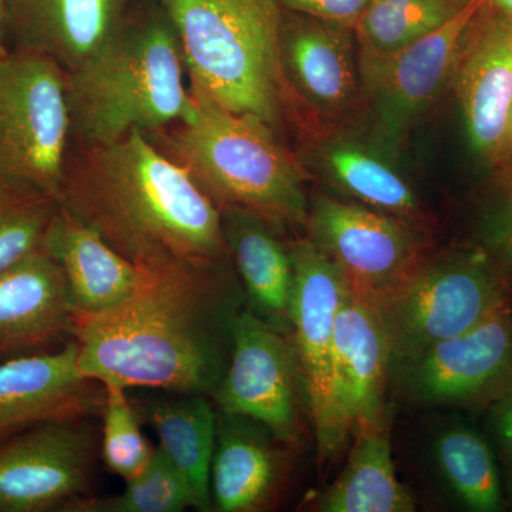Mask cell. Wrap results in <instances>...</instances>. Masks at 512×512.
Masks as SVG:
<instances>
[{"label": "cell", "mask_w": 512, "mask_h": 512, "mask_svg": "<svg viewBox=\"0 0 512 512\" xmlns=\"http://www.w3.org/2000/svg\"><path fill=\"white\" fill-rule=\"evenodd\" d=\"M126 490L113 497H82L63 512H181L201 504L190 483L156 448L146 467L126 481Z\"/></svg>", "instance_id": "28"}, {"label": "cell", "mask_w": 512, "mask_h": 512, "mask_svg": "<svg viewBox=\"0 0 512 512\" xmlns=\"http://www.w3.org/2000/svg\"><path fill=\"white\" fill-rule=\"evenodd\" d=\"M43 245L62 265L79 315H99L117 308L143 281L144 271L62 207Z\"/></svg>", "instance_id": "22"}, {"label": "cell", "mask_w": 512, "mask_h": 512, "mask_svg": "<svg viewBox=\"0 0 512 512\" xmlns=\"http://www.w3.org/2000/svg\"><path fill=\"white\" fill-rule=\"evenodd\" d=\"M72 141L69 76L42 53L0 59V175L59 202Z\"/></svg>", "instance_id": "7"}, {"label": "cell", "mask_w": 512, "mask_h": 512, "mask_svg": "<svg viewBox=\"0 0 512 512\" xmlns=\"http://www.w3.org/2000/svg\"><path fill=\"white\" fill-rule=\"evenodd\" d=\"M100 453L104 464L124 481L147 466L156 448L141 431L140 414L128 399L126 389L106 386V403L101 412Z\"/></svg>", "instance_id": "30"}, {"label": "cell", "mask_w": 512, "mask_h": 512, "mask_svg": "<svg viewBox=\"0 0 512 512\" xmlns=\"http://www.w3.org/2000/svg\"><path fill=\"white\" fill-rule=\"evenodd\" d=\"M483 2L512 19V0H483Z\"/></svg>", "instance_id": "35"}, {"label": "cell", "mask_w": 512, "mask_h": 512, "mask_svg": "<svg viewBox=\"0 0 512 512\" xmlns=\"http://www.w3.org/2000/svg\"><path fill=\"white\" fill-rule=\"evenodd\" d=\"M170 16L190 92L274 128L285 117L276 0H157Z\"/></svg>", "instance_id": "5"}, {"label": "cell", "mask_w": 512, "mask_h": 512, "mask_svg": "<svg viewBox=\"0 0 512 512\" xmlns=\"http://www.w3.org/2000/svg\"><path fill=\"white\" fill-rule=\"evenodd\" d=\"M289 12L301 13L311 18L355 28L357 20L370 0H276Z\"/></svg>", "instance_id": "33"}, {"label": "cell", "mask_w": 512, "mask_h": 512, "mask_svg": "<svg viewBox=\"0 0 512 512\" xmlns=\"http://www.w3.org/2000/svg\"><path fill=\"white\" fill-rule=\"evenodd\" d=\"M106 386L83 375L74 339L49 352L0 357V441L49 421L94 419Z\"/></svg>", "instance_id": "15"}, {"label": "cell", "mask_w": 512, "mask_h": 512, "mask_svg": "<svg viewBox=\"0 0 512 512\" xmlns=\"http://www.w3.org/2000/svg\"><path fill=\"white\" fill-rule=\"evenodd\" d=\"M59 202L0 175V272L45 244Z\"/></svg>", "instance_id": "29"}, {"label": "cell", "mask_w": 512, "mask_h": 512, "mask_svg": "<svg viewBox=\"0 0 512 512\" xmlns=\"http://www.w3.org/2000/svg\"><path fill=\"white\" fill-rule=\"evenodd\" d=\"M480 3L473 0L440 29L382 62L360 69L377 147L393 153L402 146L410 128L451 82L461 40Z\"/></svg>", "instance_id": "13"}, {"label": "cell", "mask_w": 512, "mask_h": 512, "mask_svg": "<svg viewBox=\"0 0 512 512\" xmlns=\"http://www.w3.org/2000/svg\"><path fill=\"white\" fill-rule=\"evenodd\" d=\"M67 76L76 146H107L133 130H160L184 120L194 106L177 30L157 0H140Z\"/></svg>", "instance_id": "3"}, {"label": "cell", "mask_w": 512, "mask_h": 512, "mask_svg": "<svg viewBox=\"0 0 512 512\" xmlns=\"http://www.w3.org/2000/svg\"><path fill=\"white\" fill-rule=\"evenodd\" d=\"M192 99L184 120L148 131L150 140L183 165L220 210L248 211L274 227L305 225V175L274 128L205 97Z\"/></svg>", "instance_id": "4"}, {"label": "cell", "mask_w": 512, "mask_h": 512, "mask_svg": "<svg viewBox=\"0 0 512 512\" xmlns=\"http://www.w3.org/2000/svg\"><path fill=\"white\" fill-rule=\"evenodd\" d=\"M353 447L340 476L323 493V512H412V495L397 478L389 419L365 424L352 433Z\"/></svg>", "instance_id": "25"}, {"label": "cell", "mask_w": 512, "mask_h": 512, "mask_svg": "<svg viewBox=\"0 0 512 512\" xmlns=\"http://www.w3.org/2000/svg\"><path fill=\"white\" fill-rule=\"evenodd\" d=\"M245 295L231 258L144 271L111 311L79 315L83 375L104 386L214 397L227 370Z\"/></svg>", "instance_id": "1"}, {"label": "cell", "mask_w": 512, "mask_h": 512, "mask_svg": "<svg viewBox=\"0 0 512 512\" xmlns=\"http://www.w3.org/2000/svg\"><path fill=\"white\" fill-rule=\"evenodd\" d=\"M6 0H0V59L6 55L5 46H3V28H5Z\"/></svg>", "instance_id": "36"}, {"label": "cell", "mask_w": 512, "mask_h": 512, "mask_svg": "<svg viewBox=\"0 0 512 512\" xmlns=\"http://www.w3.org/2000/svg\"><path fill=\"white\" fill-rule=\"evenodd\" d=\"M140 0H6L5 26L18 49L55 60L67 73L90 59Z\"/></svg>", "instance_id": "19"}, {"label": "cell", "mask_w": 512, "mask_h": 512, "mask_svg": "<svg viewBox=\"0 0 512 512\" xmlns=\"http://www.w3.org/2000/svg\"><path fill=\"white\" fill-rule=\"evenodd\" d=\"M291 254L295 286L289 340L318 453L326 460L336 456L350 437L336 402L333 377L336 315L349 285L342 269L312 239L293 242Z\"/></svg>", "instance_id": "8"}, {"label": "cell", "mask_w": 512, "mask_h": 512, "mask_svg": "<svg viewBox=\"0 0 512 512\" xmlns=\"http://www.w3.org/2000/svg\"><path fill=\"white\" fill-rule=\"evenodd\" d=\"M382 148L349 137H330L315 150L316 163L336 187L356 202L420 228L424 212L412 185Z\"/></svg>", "instance_id": "24"}, {"label": "cell", "mask_w": 512, "mask_h": 512, "mask_svg": "<svg viewBox=\"0 0 512 512\" xmlns=\"http://www.w3.org/2000/svg\"><path fill=\"white\" fill-rule=\"evenodd\" d=\"M394 367L413 402L487 407L512 384V306Z\"/></svg>", "instance_id": "12"}, {"label": "cell", "mask_w": 512, "mask_h": 512, "mask_svg": "<svg viewBox=\"0 0 512 512\" xmlns=\"http://www.w3.org/2000/svg\"><path fill=\"white\" fill-rule=\"evenodd\" d=\"M278 443L262 424L218 412L210 477L212 510L256 512L271 505L284 473Z\"/></svg>", "instance_id": "20"}, {"label": "cell", "mask_w": 512, "mask_h": 512, "mask_svg": "<svg viewBox=\"0 0 512 512\" xmlns=\"http://www.w3.org/2000/svg\"><path fill=\"white\" fill-rule=\"evenodd\" d=\"M305 225L308 238L342 269L349 288L375 305L426 258L420 228L360 202L316 195Z\"/></svg>", "instance_id": "9"}, {"label": "cell", "mask_w": 512, "mask_h": 512, "mask_svg": "<svg viewBox=\"0 0 512 512\" xmlns=\"http://www.w3.org/2000/svg\"><path fill=\"white\" fill-rule=\"evenodd\" d=\"M473 0H370L353 32L359 67L372 66L430 35Z\"/></svg>", "instance_id": "27"}, {"label": "cell", "mask_w": 512, "mask_h": 512, "mask_svg": "<svg viewBox=\"0 0 512 512\" xmlns=\"http://www.w3.org/2000/svg\"><path fill=\"white\" fill-rule=\"evenodd\" d=\"M59 205L141 271L229 256L220 207L141 130L70 151Z\"/></svg>", "instance_id": "2"}, {"label": "cell", "mask_w": 512, "mask_h": 512, "mask_svg": "<svg viewBox=\"0 0 512 512\" xmlns=\"http://www.w3.org/2000/svg\"><path fill=\"white\" fill-rule=\"evenodd\" d=\"M302 399L291 340L245 306L235 320L227 370L212 397L218 412L254 420L279 443L295 447L301 441Z\"/></svg>", "instance_id": "11"}, {"label": "cell", "mask_w": 512, "mask_h": 512, "mask_svg": "<svg viewBox=\"0 0 512 512\" xmlns=\"http://www.w3.org/2000/svg\"><path fill=\"white\" fill-rule=\"evenodd\" d=\"M143 423L156 431L158 448L190 483L201 511H212L210 477L218 412L200 394H175L133 400Z\"/></svg>", "instance_id": "23"}, {"label": "cell", "mask_w": 512, "mask_h": 512, "mask_svg": "<svg viewBox=\"0 0 512 512\" xmlns=\"http://www.w3.org/2000/svg\"><path fill=\"white\" fill-rule=\"evenodd\" d=\"M500 184L478 215L476 242L512 289V168L498 170Z\"/></svg>", "instance_id": "31"}, {"label": "cell", "mask_w": 512, "mask_h": 512, "mask_svg": "<svg viewBox=\"0 0 512 512\" xmlns=\"http://www.w3.org/2000/svg\"><path fill=\"white\" fill-rule=\"evenodd\" d=\"M99 453L93 419L49 421L0 441V512L63 511L89 493Z\"/></svg>", "instance_id": "10"}, {"label": "cell", "mask_w": 512, "mask_h": 512, "mask_svg": "<svg viewBox=\"0 0 512 512\" xmlns=\"http://www.w3.org/2000/svg\"><path fill=\"white\" fill-rule=\"evenodd\" d=\"M451 82L471 150L497 171L512 107V19L483 0L464 32Z\"/></svg>", "instance_id": "14"}, {"label": "cell", "mask_w": 512, "mask_h": 512, "mask_svg": "<svg viewBox=\"0 0 512 512\" xmlns=\"http://www.w3.org/2000/svg\"><path fill=\"white\" fill-rule=\"evenodd\" d=\"M355 32L282 9L279 62L288 92L326 117H342L362 93Z\"/></svg>", "instance_id": "16"}, {"label": "cell", "mask_w": 512, "mask_h": 512, "mask_svg": "<svg viewBox=\"0 0 512 512\" xmlns=\"http://www.w3.org/2000/svg\"><path fill=\"white\" fill-rule=\"evenodd\" d=\"M433 456L441 481L461 507L473 512L507 508L500 467L483 433L467 424H451L437 434Z\"/></svg>", "instance_id": "26"}, {"label": "cell", "mask_w": 512, "mask_h": 512, "mask_svg": "<svg viewBox=\"0 0 512 512\" xmlns=\"http://www.w3.org/2000/svg\"><path fill=\"white\" fill-rule=\"evenodd\" d=\"M512 289L477 245L424 258L379 305L392 366L511 305Z\"/></svg>", "instance_id": "6"}, {"label": "cell", "mask_w": 512, "mask_h": 512, "mask_svg": "<svg viewBox=\"0 0 512 512\" xmlns=\"http://www.w3.org/2000/svg\"><path fill=\"white\" fill-rule=\"evenodd\" d=\"M507 168H512V107L510 123H508L507 141H505L503 160H501V165L498 170H507Z\"/></svg>", "instance_id": "34"}, {"label": "cell", "mask_w": 512, "mask_h": 512, "mask_svg": "<svg viewBox=\"0 0 512 512\" xmlns=\"http://www.w3.org/2000/svg\"><path fill=\"white\" fill-rule=\"evenodd\" d=\"M0 357H3V353H2V350H0Z\"/></svg>", "instance_id": "37"}, {"label": "cell", "mask_w": 512, "mask_h": 512, "mask_svg": "<svg viewBox=\"0 0 512 512\" xmlns=\"http://www.w3.org/2000/svg\"><path fill=\"white\" fill-rule=\"evenodd\" d=\"M389 340L375 303L348 286L335 322L333 377L340 416L350 437L357 427L389 419Z\"/></svg>", "instance_id": "18"}, {"label": "cell", "mask_w": 512, "mask_h": 512, "mask_svg": "<svg viewBox=\"0 0 512 512\" xmlns=\"http://www.w3.org/2000/svg\"><path fill=\"white\" fill-rule=\"evenodd\" d=\"M487 410L488 440L500 467L507 507L512 510V384Z\"/></svg>", "instance_id": "32"}, {"label": "cell", "mask_w": 512, "mask_h": 512, "mask_svg": "<svg viewBox=\"0 0 512 512\" xmlns=\"http://www.w3.org/2000/svg\"><path fill=\"white\" fill-rule=\"evenodd\" d=\"M74 320L66 275L45 245L0 272L3 357L62 348L73 339Z\"/></svg>", "instance_id": "17"}, {"label": "cell", "mask_w": 512, "mask_h": 512, "mask_svg": "<svg viewBox=\"0 0 512 512\" xmlns=\"http://www.w3.org/2000/svg\"><path fill=\"white\" fill-rule=\"evenodd\" d=\"M221 212L225 244L247 308L289 338L295 286L291 247L264 218L237 208Z\"/></svg>", "instance_id": "21"}]
</instances>
